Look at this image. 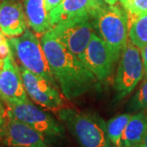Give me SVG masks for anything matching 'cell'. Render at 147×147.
I'll return each instance as SVG.
<instances>
[{
    "mask_svg": "<svg viewBox=\"0 0 147 147\" xmlns=\"http://www.w3.org/2000/svg\"><path fill=\"white\" fill-rule=\"evenodd\" d=\"M24 11L28 26L35 34H42L51 29L45 0H24Z\"/></svg>",
    "mask_w": 147,
    "mask_h": 147,
    "instance_id": "14",
    "label": "cell"
},
{
    "mask_svg": "<svg viewBox=\"0 0 147 147\" xmlns=\"http://www.w3.org/2000/svg\"><path fill=\"white\" fill-rule=\"evenodd\" d=\"M131 114H122L115 116L106 123V133L111 147H122V137Z\"/></svg>",
    "mask_w": 147,
    "mask_h": 147,
    "instance_id": "17",
    "label": "cell"
},
{
    "mask_svg": "<svg viewBox=\"0 0 147 147\" xmlns=\"http://www.w3.org/2000/svg\"><path fill=\"white\" fill-rule=\"evenodd\" d=\"M40 42L53 76L67 99L79 97L96 86L97 79L92 71L49 30L41 34Z\"/></svg>",
    "mask_w": 147,
    "mask_h": 147,
    "instance_id": "1",
    "label": "cell"
},
{
    "mask_svg": "<svg viewBox=\"0 0 147 147\" xmlns=\"http://www.w3.org/2000/svg\"><path fill=\"white\" fill-rule=\"evenodd\" d=\"M141 54H142V58L143 61V65H144V70H145L144 79H147V44L141 49Z\"/></svg>",
    "mask_w": 147,
    "mask_h": 147,
    "instance_id": "21",
    "label": "cell"
},
{
    "mask_svg": "<svg viewBox=\"0 0 147 147\" xmlns=\"http://www.w3.org/2000/svg\"><path fill=\"white\" fill-rule=\"evenodd\" d=\"M7 120L8 117L7 112V105L0 96V140H3V138Z\"/></svg>",
    "mask_w": 147,
    "mask_h": 147,
    "instance_id": "20",
    "label": "cell"
},
{
    "mask_svg": "<svg viewBox=\"0 0 147 147\" xmlns=\"http://www.w3.org/2000/svg\"><path fill=\"white\" fill-rule=\"evenodd\" d=\"M6 39H7V38H6L5 35H4L2 32L0 31V44L3 42V41H5Z\"/></svg>",
    "mask_w": 147,
    "mask_h": 147,
    "instance_id": "25",
    "label": "cell"
},
{
    "mask_svg": "<svg viewBox=\"0 0 147 147\" xmlns=\"http://www.w3.org/2000/svg\"><path fill=\"white\" fill-rule=\"evenodd\" d=\"M6 105L7 117L30 126L48 141H57L65 136L63 124L48 113L35 106L30 100Z\"/></svg>",
    "mask_w": 147,
    "mask_h": 147,
    "instance_id": "5",
    "label": "cell"
},
{
    "mask_svg": "<svg viewBox=\"0 0 147 147\" xmlns=\"http://www.w3.org/2000/svg\"><path fill=\"white\" fill-rule=\"evenodd\" d=\"M7 40L12 54L16 55L21 65L56 86L57 81L51 71L40 39L34 32L27 28L21 35L9 38Z\"/></svg>",
    "mask_w": 147,
    "mask_h": 147,
    "instance_id": "4",
    "label": "cell"
},
{
    "mask_svg": "<svg viewBox=\"0 0 147 147\" xmlns=\"http://www.w3.org/2000/svg\"><path fill=\"white\" fill-rule=\"evenodd\" d=\"M92 21L89 17H81L62 21L51 27L49 32L83 61L85 50L93 34Z\"/></svg>",
    "mask_w": 147,
    "mask_h": 147,
    "instance_id": "6",
    "label": "cell"
},
{
    "mask_svg": "<svg viewBox=\"0 0 147 147\" xmlns=\"http://www.w3.org/2000/svg\"><path fill=\"white\" fill-rule=\"evenodd\" d=\"M61 1L62 0H45L46 7H47V10L48 11V13L53 10V9H54L56 7H57L61 3Z\"/></svg>",
    "mask_w": 147,
    "mask_h": 147,
    "instance_id": "22",
    "label": "cell"
},
{
    "mask_svg": "<svg viewBox=\"0 0 147 147\" xmlns=\"http://www.w3.org/2000/svg\"><path fill=\"white\" fill-rule=\"evenodd\" d=\"M93 22L100 38L118 61L127 42L128 19L127 11L123 7L105 3L96 13Z\"/></svg>",
    "mask_w": 147,
    "mask_h": 147,
    "instance_id": "3",
    "label": "cell"
},
{
    "mask_svg": "<svg viewBox=\"0 0 147 147\" xmlns=\"http://www.w3.org/2000/svg\"><path fill=\"white\" fill-rule=\"evenodd\" d=\"M27 26L24 7L19 0L0 2V31L6 37L20 36L26 30Z\"/></svg>",
    "mask_w": 147,
    "mask_h": 147,
    "instance_id": "13",
    "label": "cell"
},
{
    "mask_svg": "<svg viewBox=\"0 0 147 147\" xmlns=\"http://www.w3.org/2000/svg\"><path fill=\"white\" fill-rule=\"evenodd\" d=\"M102 1H105V2H106V0H102Z\"/></svg>",
    "mask_w": 147,
    "mask_h": 147,
    "instance_id": "28",
    "label": "cell"
},
{
    "mask_svg": "<svg viewBox=\"0 0 147 147\" xmlns=\"http://www.w3.org/2000/svg\"><path fill=\"white\" fill-rule=\"evenodd\" d=\"M127 17H136L147 13V0H131L125 9Z\"/></svg>",
    "mask_w": 147,
    "mask_h": 147,
    "instance_id": "19",
    "label": "cell"
},
{
    "mask_svg": "<svg viewBox=\"0 0 147 147\" xmlns=\"http://www.w3.org/2000/svg\"><path fill=\"white\" fill-rule=\"evenodd\" d=\"M147 131V114L139 111L131 115L122 137L123 146H132L142 143Z\"/></svg>",
    "mask_w": 147,
    "mask_h": 147,
    "instance_id": "15",
    "label": "cell"
},
{
    "mask_svg": "<svg viewBox=\"0 0 147 147\" xmlns=\"http://www.w3.org/2000/svg\"><path fill=\"white\" fill-rule=\"evenodd\" d=\"M104 4L101 0H62L49 12L51 27L75 18L89 17L93 20Z\"/></svg>",
    "mask_w": 147,
    "mask_h": 147,
    "instance_id": "11",
    "label": "cell"
},
{
    "mask_svg": "<svg viewBox=\"0 0 147 147\" xmlns=\"http://www.w3.org/2000/svg\"><path fill=\"white\" fill-rule=\"evenodd\" d=\"M2 141L7 147H52L41 133L10 117Z\"/></svg>",
    "mask_w": 147,
    "mask_h": 147,
    "instance_id": "12",
    "label": "cell"
},
{
    "mask_svg": "<svg viewBox=\"0 0 147 147\" xmlns=\"http://www.w3.org/2000/svg\"><path fill=\"white\" fill-rule=\"evenodd\" d=\"M19 68L25 89L34 102L42 108L56 112L64 108L63 98L56 86L22 65Z\"/></svg>",
    "mask_w": 147,
    "mask_h": 147,
    "instance_id": "8",
    "label": "cell"
},
{
    "mask_svg": "<svg viewBox=\"0 0 147 147\" xmlns=\"http://www.w3.org/2000/svg\"><path fill=\"white\" fill-rule=\"evenodd\" d=\"M131 0H119V2H120V4L122 5V7H123V9L125 10L127 8V7L128 6V4L130 3V2H131Z\"/></svg>",
    "mask_w": 147,
    "mask_h": 147,
    "instance_id": "23",
    "label": "cell"
},
{
    "mask_svg": "<svg viewBox=\"0 0 147 147\" xmlns=\"http://www.w3.org/2000/svg\"><path fill=\"white\" fill-rule=\"evenodd\" d=\"M116 2H117V0H106L105 3L110 4V5H115L116 3Z\"/></svg>",
    "mask_w": 147,
    "mask_h": 147,
    "instance_id": "26",
    "label": "cell"
},
{
    "mask_svg": "<svg viewBox=\"0 0 147 147\" xmlns=\"http://www.w3.org/2000/svg\"><path fill=\"white\" fill-rule=\"evenodd\" d=\"M58 118L81 147H111L106 133V123L92 113L62 108Z\"/></svg>",
    "mask_w": 147,
    "mask_h": 147,
    "instance_id": "2",
    "label": "cell"
},
{
    "mask_svg": "<svg viewBox=\"0 0 147 147\" xmlns=\"http://www.w3.org/2000/svg\"><path fill=\"white\" fill-rule=\"evenodd\" d=\"M145 70L141 50L127 39L120 56L115 79V88L119 98L130 94L144 78Z\"/></svg>",
    "mask_w": 147,
    "mask_h": 147,
    "instance_id": "7",
    "label": "cell"
},
{
    "mask_svg": "<svg viewBox=\"0 0 147 147\" xmlns=\"http://www.w3.org/2000/svg\"><path fill=\"white\" fill-rule=\"evenodd\" d=\"M128 19V38L140 50L147 44V13Z\"/></svg>",
    "mask_w": 147,
    "mask_h": 147,
    "instance_id": "16",
    "label": "cell"
},
{
    "mask_svg": "<svg viewBox=\"0 0 147 147\" xmlns=\"http://www.w3.org/2000/svg\"><path fill=\"white\" fill-rule=\"evenodd\" d=\"M83 62L97 80L103 81L113 74L117 61L105 41L93 33L85 50Z\"/></svg>",
    "mask_w": 147,
    "mask_h": 147,
    "instance_id": "9",
    "label": "cell"
},
{
    "mask_svg": "<svg viewBox=\"0 0 147 147\" xmlns=\"http://www.w3.org/2000/svg\"><path fill=\"white\" fill-rule=\"evenodd\" d=\"M127 107L134 112L147 110V79H145L140 89L131 97Z\"/></svg>",
    "mask_w": 147,
    "mask_h": 147,
    "instance_id": "18",
    "label": "cell"
},
{
    "mask_svg": "<svg viewBox=\"0 0 147 147\" xmlns=\"http://www.w3.org/2000/svg\"><path fill=\"white\" fill-rule=\"evenodd\" d=\"M0 96L6 105L22 103L29 100L21 70L12 53L0 66Z\"/></svg>",
    "mask_w": 147,
    "mask_h": 147,
    "instance_id": "10",
    "label": "cell"
},
{
    "mask_svg": "<svg viewBox=\"0 0 147 147\" xmlns=\"http://www.w3.org/2000/svg\"><path fill=\"white\" fill-rule=\"evenodd\" d=\"M122 147H141L140 145H137V146H122Z\"/></svg>",
    "mask_w": 147,
    "mask_h": 147,
    "instance_id": "27",
    "label": "cell"
},
{
    "mask_svg": "<svg viewBox=\"0 0 147 147\" xmlns=\"http://www.w3.org/2000/svg\"><path fill=\"white\" fill-rule=\"evenodd\" d=\"M140 146L141 147H147V131L145 134V137L142 140V143L140 144Z\"/></svg>",
    "mask_w": 147,
    "mask_h": 147,
    "instance_id": "24",
    "label": "cell"
}]
</instances>
